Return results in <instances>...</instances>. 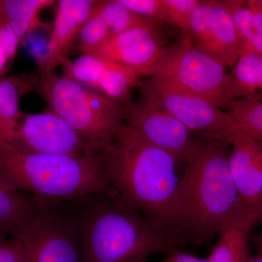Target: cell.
Masks as SVG:
<instances>
[{"label": "cell", "instance_id": "obj_1", "mask_svg": "<svg viewBox=\"0 0 262 262\" xmlns=\"http://www.w3.org/2000/svg\"><path fill=\"white\" fill-rule=\"evenodd\" d=\"M108 184L124 201L186 244L179 212L177 163L166 151L124 125L103 154Z\"/></svg>", "mask_w": 262, "mask_h": 262}, {"label": "cell", "instance_id": "obj_2", "mask_svg": "<svg viewBox=\"0 0 262 262\" xmlns=\"http://www.w3.org/2000/svg\"><path fill=\"white\" fill-rule=\"evenodd\" d=\"M82 262H148L181 246L173 236L115 194L72 200Z\"/></svg>", "mask_w": 262, "mask_h": 262}, {"label": "cell", "instance_id": "obj_3", "mask_svg": "<svg viewBox=\"0 0 262 262\" xmlns=\"http://www.w3.org/2000/svg\"><path fill=\"white\" fill-rule=\"evenodd\" d=\"M225 141L203 137L179 181V212L185 242L209 244L226 217L242 203Z\"/></svg>", "mask_w": 262, "mask_h": 262}, {"label": "cell", "instance_id": "obj_4", "mask_svg": "<svg viewBox=\"0 0 262 262\" xmlns=\"http://www.w3.org/2000/svg\"><path fill=\"white\" fill-rule=\"evenodd\" d=\"M0 177L13 189L43 199L68 201L115 193L105 176L103 155L37 154L0 144Z\"/></svg>", "mask_w": 262, "mask_h": 262}, {"label": "cell", "instance_id": "obj_5", "mask_svg": "<svg viewBox=\"0 0 262 262\" xmlns=\"http://www.w3.org/2000/svg\"><path fill=\"white\" fill-rule=\"evenodd\" d=\"M34 91L46 101L48 110L79 134L93 155H102L125 125L122 105L56 72L39 73Z\"/></svg>", "mask_w": 262, "mask_h": 262}, {"label": "cell", "instance_id": "obj_6", "mask_svg": "<svg viewBox=\"0 0 262 262\" xmlns=\"http://www.w3.org/2000/svg\"><path fill=\"white\" fill-rule=\"evenodd\" d=\"M149 77L168 81L224 110L235 100L232 77L226 67L196 49L189 35L165 48Z\"/></svg>", "mask_w": 262, "mask_h": 262}, {"label": "cell", "instance_id": "obj_7", "mask_svg": "<svg viewBox=\"0 0 262 262\" xmlns=\"http://www.w3.org/2000/svg\"><path fill=\"white\" fill-rule=\"evenodd\" d=\"M38 198L39 217L20 239L26 262H82L72 200Z\"/></svg>", "mask_w": 262, "mask_h": 262}, {"label": "cell", "instance_id": "obj_8", "mask_svg": "<svg viewBox=\"0 0 262 262\" xmlns=\"http://www.w3.org/2000/svg\"><path fill=\"white\" fill-rule=\"evenodd\" d=\"M138 88L139 96L122 106L125 125L171 155L178 166L187 164L196 146L190 131L160 104L142 82Z\"/></svg>", "mask_w": 262, "mask_h": 262}, {"label": "cell", "instance_id": "obj_9", "mask_svg": "<svg viewBox=\"0 0 262 262\" xmlns=\"http://www.w3.org/2000/svg\"><path fill=\"white\" fill-rule=\"evenodd\" d=\"M142 83L160 104L190 132L196 131L204 138L230 144L237 128L225 110L168 81L148 77Z\"/></svg>", "mask_w": 262, "mask_h": 262}, {"label": "cell", "instance_id": "obj_10", "mask_svg": "<svg viewBox=\"0 0 262 262\" xmlns=\"http://www.w3.org/2000/svg\"><path fill=\"white\" fill-rule=\"evenodd\" d=\"M187 35L196 49L226 67H234L241 56L238 36L225 1L200 0L189 17Z\"/></svg>", "mask_w": 262, "mask_h": 262}, {"label": "cell", "instance_id": "obj_11", "mask_svg": "<svg viewBox=\"0 0 262 262\" xmlns=\"http://www.w3.org/2000/svg\"><path fill=\"white\" fill-rule=\"evenodd\" d=\"M27 152L60 156L93 155L83 139L57 114L49 110L24 114L13 145Z\"/></svg>", "mask_w": 262, "mask_h": 262}, {"label": "cell", "instance_id": "obj_12", "mask_svg": "<svg viewBox=\"0 0 262 262\" xmlns=\"http://www.w3.org/2000/svg\"><path fill=\"white\" fill-rule=\"evenodd\" d=\"M61 68L62 75L122 106L132 100L133 90L149 77L145 71L89 54L80 55L74 61L70 60Z\"/></svg>", "mask_w": 262, "mask_h": 262}, {"label": "cell", "instance_id": "obj_13", "mask_svg": "<svg viewBox=\"0 0 262 262\" xmlns=\"http://www.w3.org/2000/svg\"><path fill=\"white\" fill-rule=\"evenodd\" d=\"M166 47L161 24L151 23L117 34L89 54L145 71L149 77L153 66Z\"/></svg>", "mask_w": 262, "mask_h": 262}, {"label": "cell", "instance_id": "obj_14", "mask_svg": "<svg viewBox=\"0 0 262 262\" xmlns=\"http://www.w3.org/2000/svg\"><path fill=\"white\" fill-rule=\"evenodd\" d=\"M97 0H60L46 54L38 59L40 75L56 72L70 61L81 29L92 15Z\"/></svg>", "mask_w": 262, "mask_h": 262}, {"label": "cell", "instance_id": "obj_15", "mask_svg": "<svg viewBox=\"0 0 262 262\" xmlns=\"http://www.w3.org/2000/svg\"><path fill=\"white\" fill-rule=\"evenodd\" d=\"M230 145L229 169L237 192L245 204L259 213L262 205V141L236 129Z\"/></svg>", "mask_w": 262, "mask_h": 262}, {"label": "cell", "instance_id": "obj_16", "mask_svg": "<svg viewBox=\"0 0 262 262\" xmlns=\"http://www.w3.org/2000/svg\"><path fill=\"white\" fill-rule=\"evenodd\" d=\"M258 211L244 202L226 217L208 262H247L250 256L249 234L257 223Z\"/></svg>", "mask_w": 262, "mask_h": 262}, {"label": "cell", "instance_id": "obj_17", "mask_svg": "<svg viewBox=\"0 0 262 262\" xmlns=\"http://www.w3.org/2000/svg\"><path fill=\"white\" fill-rule=\"evenodd\" d=\"M39 211V198L13 189L0 177V239L8 235L23 239L37 222Z\"/></svg>", "mask_w": 262, "mask_h": 262}, {"label": "cell", "instance_id": "obj_18", "mask_svg": "<svg viewBox=\"0 0 262 262\" xmlns=\"http://www.w3.org/2000/svg\"><path fill=\"white\" fill-rule=\"evenodd\" d=\"M39 73L6 76L0 79V144L13 145L24 114L21 98L34 91Z\"/></svg>", "mask_w": 262, "mask_h": 262}, {"label": "cell", "instance_id": "obj_19", "mask_svg": "<svg viewBox=\"0 0 262 262\" xmlns=\"http://www.w3.org/2000/svg\"><path fill=\"white\" fill-rule=\"evenodd\" d=\"M237 31L241 56H262V13L248 1L225 0Z\"/></svg>", "mask_w": 262, "mask_h": 262}, {"label": "cell", "instance_id": "obj_20", "mask_svg": "<svg viewBox=\"0 0 262 262\" xmlns=\"http://www.w3.org/2000/svg\"><path fill=\"white\" fill-rule=\"evenodd\" d=\"M56 3L53 0H0V18L7 22L20 42L42 25L39 14Z\"/></svg>", "mask_w": 262, "mask_h": 262}, {"label": "cell", "instance_id": "obj_21", "mask_svg": "<svg viewBox=\"0 0 262 262\" xmlns=\"http://www.w3.org/2000/svg\"><path fill=\"white\" fill-rule=\"evenodd\" d=\"M230 73L235 100L262 93V56L241 55Z\"/></svg>", "mask_w": 262, "mask_h": 262}, {"label": "cell", "instance_id": "obj_22", "mask_svg": "<svg viewBox=\"0 0 262 262\" xmlns=\"http://www.w3.org/2000/svg\"><path fill=\"white\" fill-rule=\"evenodd\" d=\"M225 111L236 128L262 141V93L232 101Z\"/></svg>", "mask_w": 262, "mask_h": 262}, {"label": "cell", "instance_id": "obj_23", "mask_svg": "<svg viewBox=\"0 0 262 262\" xmlns=\"http://www.w3.org/2000/svg\"><path fill=\"white\" fill-rule=\"evenodd\" d=\"M96 10L110 29L112 37L136 27L157 23L136 14L120 0L98 1Z\"/></svg>", "mask_w": 262, "mask_h": 262}, {"label": "cell", "instance_id": "obj_24", "mask_svg": "<svg viewBox=\"0 0 262 262\" xmlns=\"http://www.w3.org/2000/svg\"><path fill=\"white\" fill-rule=\"evenodd\" d=\"M96 6L92 15L82 26L77 37L75 49L80 52V55L89 54L112 37L111 32L102 17L98 13Z\"/></svg>", "mask_w": 262, "mask_h": 262}, {"label": "cell", "instance_id": "obj_25", "mask_svg": "<svg viewBox=\"0 0 262 262\" xmlns=\"http://www.w3.org/2000/svg\"><path fill=\"white\" fill-rule=\"evenodd\" d=\"M122 5L134 13L157 23L173 26L165 0H120Z\"/></svg>", "mask_w": 262, "mask_h": 262}, {"label": "cell", "instance_id": "obj_26", "mask_svg": "<svg viewBox=\"0 0 262 262\" xmlns=\"http://www.w3.org/2000/svg\"><path fill=\"white\" fill-rule=\"evenodd\" d=\"M20 42L9 24L0 18V79L9 72Z\"/></svg>", "mask_w": 262, "mask_h": 262}, {"label": "cell", "instance_id": "obj_27", "mask_svg": "<svg viewBox=\"0 0 262 262\" xmlns=\"http://www.w3.org/2000/svg\"><path fill=\"white\" fill-rule=\"evenodd\" d=\"M200 0H165L173 27L182 31L184 36L189 32V17Z\"/></svg>", "mask_w": 262, "mask_h": 262}, {"label": "cell", "instance_id": "obj_28", "mask_svg": "<svg viewBox=\"0 0 262 262\" xmlns=\"http://www.w3.org/2000/svg\"><path fill=\"white\" fill-rule=\"evenodd\" d=\"M0 262H26L23 243L15 238L0 239Z\"/></svg>", "mask_w": 262, "mask_h": 262}, {"label": "cell", "instance_id": "obj_29", "mask_svg": "<svg viewBox=\"0 0 262 262\" xmlns=\"http://www.w3.org/2000/svg\"><path fill=\"white\" fill-rule=\"evenodd\" d=\"M158 262H208V258H202L189 254L181 252L179 250L173 251L168 255L166 258Z\"/></svg>", "mask_w": 262, "mask_h": 262}, {"label": "cell", "instance_id": "obj_30", "mask_svg": "<svg viewBox=\"0 0 262 262\" xmlns=\"http://www.w3.org/2000/svg\"><path fill=\"white\" fill-rule=\"evenodd\" d=\"M257 253L256 255H250L247 262H262V230L261 233L258 234L256 239Z\"/></svg>", "mask_w": 262, "mask_h": 262}, {"label": "cell", "instance_id": "obj_31", "mask_svg": "<svg viewBox=\"0 0 262 262\" xmlns=\"http://www.w3.org/2000/svg\"><path fill=\"white\" fill-rule=\"evenodd\" d=\"M248 2L262 13V0H251Z\"/></svg>", "mask_w": 262, "mask_h": 262}, {"label": "cell", "instance_id": "obj_32", "mask_svg": "<svg viewBox=\"0 0 262 262\" xmlns=\"http://www.w3.org/2000/svg\"><path fill=\"white\" fill-rule=\"evenodd\" d=\"M257 222H261V223L262 224V205L261 207V209H260L259 214H258Z\"/></svg>", "mask_w": 262, "mask_h": 262}]
</instances>
